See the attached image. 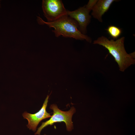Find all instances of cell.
I'll list each match as a JSON object with an SVG mask.
<instances>
[{
    "label": "cell",
    "instance_id": "1",
    "mask_svg": "<svg viewBox=\"0 0 135 135\" xmlns=\"http://www.w3.org/2000/svg\"><path fill=\"white\" fill-rule=\"evenodd\" d=\"M124 39V37H122L116 40H109L106 37L102 36L94 41L93 43L101 45L107 49L118 64L120 70L122 72L135 63L134 58L126 50Z\"/></svg>",
    "mask_w": 135,
    "mask_h": 135
},
{
    "label": "cell",
    "instance_id": "2",
    "mask_svg": "<svg viewBox=\"0 0 135 135\" xmlns=\"http://www.w3.org/2000/svg\"><path fill=\"white\" fill-rule=\"evenodd\" d=\"M37 20L40 24H46L50 28H54V30L52 31L56 37L62 35L65 37L76 40H85L90 43L92 42L90 37L82 34L79 30L76 22L68 15L52 22H45L40 17H38Z\"/></svg>",
    "mask_w": 135,
    "mask_h": 135
},
{
    "label": "cell",
    "instance_id": "3",
    "mask_svg": "<svg viewBox=\"0 0 135 135\" xmlns=\"http://www.w3.org/2000/svg\"><path fill=\"white\" fill-rule=\"evenodd\" d=\"M50 108L53 111L52 115L49 120L42 122L35 134L40 135L42 130L44 128L49 125L51 126L57 122H64L66 124L67 130L69 131H71L73 128L72 118L76 111L74 107H72L68 111H64L59 109L56 105L53 104L51 105Z\"/></svg>",
    "mask_w": 135,
    "mask_h": 135
},
{
    "label": "cell",
    "instance_id": "4",
    "mask_svg": "<svg viewBox=\"0 0 135 135\" xmlns=\"http://www.w3.org/2000/svg\"><path fill=\"white\" fill-rule=\"evenodd\" d=\"M42 7L48 22L54 21L67 15L68 11L61 0H43Z\"/></svg>",
    "mask_w": 135,
    "mask_h": 135
},
{
    "label": "cell",
    "instance_id": "5",
    "mask_svg": "<svg viewBox=\"0 0 135 135\" xmlns=\"http://www.w3.org/2000/svg\"><path fill=\"white\" fill-rule=\"evenodd\" d=\"M50 96L47 95L42 107L37 112L32 114L25 112L22 114L24 118L28 121V124L27 126L34 132L36 131L37 126L41 121L51 116L50 114L48 113L46 110Z\"/></svg>",
    "mask_w": 135,
    "mask_h": 135
},
{
    "label": "cell",
    "instance_id": "6",
    "mask_svg": "<svg viewBox=\"0 0 135 135\" xmlns=\"http://www.w3.org/2000/svg\"><path fill=\"white\" fill-rule=\"evenodd\" d=\"M90 11L84 6L75 10L67 11V15L76 22L79 30L84 34L86 32L87 26L90 22L91 16L89 13Z\"/></svg>",
    "mask_w": 135,
    "mask_h": 135
},
{
    "label": "cell",
    "instance_id": "7",
    "mask_svg": "<svg viewBox=\"0 0 135 135\" xmlns=\"http://www.w3.org/2000/svg\"><path fill=\"white\" fill-rule=\"evenodd\" d=\"M114 0H99L93 8L92 15L99 21L102 22L103 15L109 9Z\"/></svg>",
    "mask_w": 135,
    "mask_h": 135
},
{
    "label": "cell",
    "instance_id": "8",
    "mask_svg": "<svg viewBox=\"0 0 135 135\" xmlns=\"http://www.w3.org/2000/svg\"><path fill=\"white\" fill-rule=\"evenodd\" d=\"M106 30L108 33L114 39H116L122 33L120 29L114 26H108Z\"/></svg>",
    "mask_w": 135,
    "mask_h": 135
},
{
    "label": "cell",
    "instance_id": "9",
    "mask_svg": "<svg viewBox=\"0 0 135 135\" xmlns=\"http://www.w3.org/2000/svg\"><path fill=\"white\" fill-rule=\"evenodd\" d=\"M98 1L97 0H90L85 6L87 9L91 10Z\"/></svg>",
    "mask_w": 135,
    "mask_h": 135
},
{
    "label": "cell",
    "instance_id": "10",
    "mask_svg": "<svg viewBox=\"0 0 135 135\" xmlns=\"http://www.w3.org/2000/svg\"></svg>",
    "mask_w": 135,
    "mask_h": 135
},
{
    "label": "cell",
    "instance_id": "11",
    "mask_svg": "<svg viewBox=\"0 0 135 135\" xmlns=\"http://www.w3.org/2000/svg\"><path fill=\"white\" fill-rule=\"evenodd\" d=\"M44 135H46V134H44Z\"/></svg>",
    "mask_w": 135,
    "mask_h": 135
}]
</instances>
